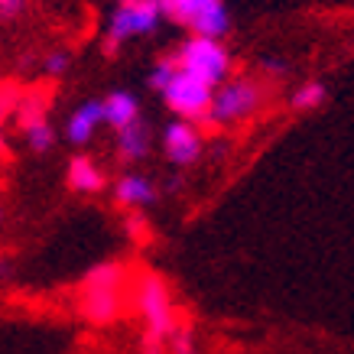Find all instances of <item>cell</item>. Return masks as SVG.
I'll return each instance as SVG.
<instances>
[{"label": "cell", "instance_id": "7a4b0ae2", "mask_svg": "<svg viewBox=\"0 0 354 354\" xmlns=\"http://www.w3.org/2000/svg\"><path fill=\"white\" fill-rule=\"evenodd\" d=\"M166 13L156 0H140V3H118L104 23V36H101V49L104 55H118L120 46L140 36H153L160 30Z\"/></svg>", "mask_w": 354, "mask_h": 354}, {"label": "cell", "instance_id": "52a82bcc", "mask_svg": "<svg viewBox=\"0 0 354 354\" xmlns=\"http://www.w3.org/2000/svg\"><path fill=\"white\" fill-rule=\"evenodd\" d=\"M215 91L208 82L202 78H195L192 72H176V78L169 82V88L162 91V101H166V108L176 114V118L183 120H192V124H205L208 114H212V101H215Z\"/></svg>", "mask_w": 354, "mask_h": 354}, {"label": "cell", "instance_id": "ac0fdd59", "mask_svg": "<svg viewBox=\"0 0 354 354\" xmlns=\"http://www.w3.org/2000/svg\"><path fill=\"white\" fill-rule=\"evenodd\" d=\"M46 78H62L68 75V68H72V53L68 49H49L43 55V62H39Z\"/></svg>", "mask_w": 354, "mask_h": 354}, {"label": "cell", "instance_id": "2e32d148", "mask_svg": "<svg viewBox=\"0 0 354 354\" xmlns=\"http://www.w3.org/2000/svg\"><path fill=\"white\" fill-rule=\"evenodd\" d=\"M176 72H179V65H176V59H172V55L156 59V62L150 65V72H147V85H150V91L162 95V91L169 88V82L176 78Z\"/></svg>", "mask_w": 354, "mask_h": 354}, {"label": "cell", "instance_id": "7402d4cb", "mask_svg": "<svg viewBox=\"0 0 354 354\" xmlns=\"http://www.w3.org/2000/svg\"><path fill=\"white\" fill-rule=\"evenodd\" d=\"M166 342H156V338H147L143 335V344H140V354H166Z\"/></svg>", "mask_w": 354, "mask_h": 354}, {"label": "cell", "instance_id": "9a60e30c", "mask_svg": "<svg viewBox=\"0 0 354 354\" xmlns=\"http://www.w3.org/2000/svg\"><path fill=\"white\" fill-rule=\"evenodd\" d=\"M23 140H26L30 153L43 156V153H49L55 143H59V133H55V127L49 124V120L39 118V120H30V124H23Z\"/></svg>", "mask_w": 354, "mask_h": 354}, {"label": "cell", "instance_id": "8992f818", "mask_svg": "<svg viewBox=\"0 0 354 354\" xmlns=\"http://www.w3.org/2000/svg\"><path fill=\"white\" fill-rule=\"evenodd\" d=\"M263 108V85L257 78H227L225 85L215 91V101H212V114L205 124L212 127H227V124H237V120L254 118L257 111Z\"/></svg>", "mask_w": 354, "mask_h": 354}, {"label": "cell", "instance_id": "4fadbf2b", "mask_svg": "<svg viewBox=\"0 0 354 354\" xmlns=\"http://www.w3.org/2000/svg\"><path fill=\"white\" fill-rule=\"evenodd\" d=\"M150 147H153V133L147 127V120L140 118L137 124L118 130L114 133V150H118V160L120 162H140L150 156Z\"/></svg>", "mask_w": 354, "mask_h": 354}, {"label": "cell", "instance_id": "3957f363", "mask_svg": "<svg viewBox=\"0 0 354 354\" xmlns=\"http://www.w3.org/2000/svg\"><path fill=\"white\" fill-rule=\"evenodd\" d=\"M176 65L183 72H192L195 78L208 82L212 88H221L231 78V49L225 39H212V36H185L172 53Z\"/></svg>", "mask_w": 354, "mask_h": 354}, {"label": "cell", "instance_id": "9c48e42d", "mask_svg": "<svg viewBox=\"0 0 354 354\" xmlns=\"http://www.w3.org/2000/svg\"><path fill=\"white\" fill-rule=\"evenodd\" d=\"M156 198H160V189L143 172H124L114 179V202L127 212H143V208L156 205Z\"/></svg>", "mask_w": 354, "mask_h": 354}, {"label": "cell", "instance_id": "44dd1931", "mask_svg": "<svg viewBox=\"0 0 354 354\" xmlns=\"http://www.w3.org/2000/svg\"><path fill=\"white\" fill-rule=\"evenodd\" d=\"M124 227H127V237L140 241V237H143V231H147V221H143V215H140V212H127V218H124Z\"/></svg>", "mask_w": 354, "mask_h": 354}, {"label": "cell", "instance_id": "277c9868", "mask_svg": "<svg viewBox=\"0 0 354 354\" xmlns=\"http://www.w3.org/2000/svg\"><path fill=\"white\" fill-rule=\"evenodd\" d=\"M133 306H137L140 319L147 325V338L169 342V335L176 332L179 319H176L172 292L160 273H143L137 279V286H133Z\"/></svg>", "mask_w": 354, "mask_h": 354}, {"label": "cell", "instance_id": "8fae6325", "mask_svg": "<svg viewBox=\"0 0 354 354\" xmlns=\"http://www.w3.org/2000/svg\"><path fill=\"white\" fill-rule=\"evenodd\" d=\"M65 185L78 195H95L108 185V176L101 172V166H97L91 156L75 153V156L68 160V166H65Z\"/></svg>", "mask_w": 354, "mask_h": 354}, {"label": "cell", "instance_id": "5bb4252c", "mask_svg": "<svg viewBox=\"0 0 354 354\" xmlns=\"http://www.w3.org/2000/svg\"><path fill=\"white\" fill-rule=\"evenodd\" d=\"M328 101V85L319 78H306L290 91V108L306 114V111H319Z\"/></svg>", "mask_w": 354, "mask_h": 354}, {"label": "cell", "instance_id": "603a6c76", "mask_svg": "<svg viewBox=\"0 0 354 354\" xmlns=\"http://www.w3.org/2000/svg\"><path fill=\"white\" fill-rule=\"evenodd\" d=\"M179 189H183V179H179V176H172L169 183L162 185V192H179Z\"/></svg>", "mask_w": 354, "mask_h": 354}, {"label": "cell", "instance_id": "ba28073f", "mask_svg": "<svg viewBox=\"0 0 354 354\" xmlns=\"http://www.w3.org/2000/svg\"><path fill=\"white\" fill-rule=\"evenodd\" d=\"M160 143H162V156H166V162H169V166H179V169L198 162L202 160V150H205V140H202L198 124L183 120V118L169 120V124L162 127Z\"/></svg>", "mask_w": 354, "mask_h": 354}, {"label": "cell", "instance_id": "30bf717a", "mask_svg": "<svg viewBox=\"0 0 354 354\" xmlns=\"http://www.w3.org/2000/svg\"><path fill=\"white\" fill-rule=\"evenodd\" d=\"M97 127H108V124H104V104H101V97H88V101H82V104L68 114L62 133L72 147H88L91 137L97 133Z\"/></svg>", "mask_w": 354, "mask_h": 354}, {"label": "cell", "instance_id": "7c38bea8", "mask_svg": "<svg viewBox=\"0 0 354 354\" xmlns=\"http://www.w3.org/2000/svg\"><path fill=\"white\" fill-rule=\"evenodd\" d=\"M101 104H104V124L114 133L140 120V97L127 88H111L108 95L101 97Z\"/></svg>", "mask_w": 354, "mask_h": 354}, {"label": "cell", "instance_id": "e0dca14e", "mask_svg": "<svg viewBox=\"0 0 354 354\" xmlns=\"http://www.w3.org/2000/svg\"><path fill=\"white\" fill-rule=\"evenodd\" d=\"M166 348H169V354H202V351H198V338H195V328H192V325H185V322L176 325V332L169 335Z\"/></svg>", "mask_w": 354, "mask_h": 354}, {"label": "cell", "instance_id": "cb8c5ba5", "mask_svg": "<svg viewBox=\"0 0 354 354\" xmlns=\"http://www.w3.org/2000/svg\"><path fill=\"white\" fill-rule=\"evenodd\" d=\"M118 3H140V0H118Z\"/></svg>", "mask_w": 354, "mask_h": 354}, {"label": "cell", "instance_id": "d6986e66", "mask_svg": "<svg viewBox=\"0 0 354 354\" xmlns=\"http://www.w3.org/2000/svg\"><path fill=\"white\" fill-rule=\"evenodd\" d=\"M257 72L260 78H273V82H283V78L292 72V65L286 62V59H279V55H260L257 59Z\"/></svg>", "mask_w": 354, "mask_h": 354}, {"label": "cell", "instance_id": "6da1fadb", "mask_svg": "<svg viewBox=\"0 0 354 354\" xmlns=\"http://www.w3.org/2000/svg\"><path fill=\"white\" fill-rule=\"evenodd\" d=\"M124 290H127V270L124 263L101 260L78 283V312L91 325H111L124 312Z\"/></svg>", "mask_w": 354, "mask_h": 354}, {"label": "cell", "instance_id": "ffe728a7", "mask_svg": "<svg viewBox=\"0 0 354 354\" xmlns=\"http://www.w3.org/2000/svg\"><path fill=\"white\" fill-rule=\"evenodd\" d=\"M26 7H30V0H0V20L3 23L20 20L26 13Z\"/></svg>", "mask_w": 354, "mask_h": 354}, {"label": "cell", "instance_id": "5b68a950", "mask_svg": "<svg viewBox=\"0 0 354 354\" xmlns=\"http://www.w3.org/2000/svg\"><path fill=\"white\" fill-rule=\"evenodd\" d=\"M166 20L189 30V36L225 39L231 32V10L225 0H156Z\"/></svg>", "mask_w": 354, "mask_h": 354}]
</instances>
